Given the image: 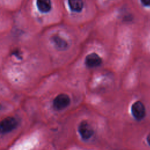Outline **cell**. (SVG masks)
Instances as JSON below:
<instances>
[{"label": "cell", "mask_w": 150, "mask_h": 150, "mask_svg": "<svg viewBox=\"0 0 150 150\" xmlns=\"http://www.w3.org/2000/svg\"><path fill=\"white\" fill-rule=\"evenodd\" d=\"M18 125V121L13 117H8L1 122L0 131L1 133L6 134L13 130Z\"/></svg>", "instance_id": "1"}, {"label": "cell", "mask_w": 150, "mask_h": 150, "mask_svg": "<svg viewBox=\"0 0 150 150\" xmlns=\"http://www.w3.org/2000/svg\"><path fill=\"white\" fill-rule=\"evenodd\" d=\"M131 112L137 120H142L146 114V110L144 104L139 101L135 102L131 107Z\"/></svg>", "instance_id": "3"}, {"label": "cell", "mask_w": 150, "mask_h": 150, "mask_svg": "<svg viewBox=\"0 0 150 150\" xmlns=\"http://www.w3.org/2000/svg\"><path fill=\"white\" fill-rule=\"evenodd\" d=\"M140 2L144 6L150 8V0H140Z\"/></svg>", "instance_id": "9"}, {"label": "cell", "mask_w": 150, "mask_h": 150, "mask_svg": "<svg viewBox=\"0 0 150 150\" xmlns=\"http://www.w3.org/2000/svg\"><path fill=\"white\" fill-rule=\"evenodd\" d=\"M70 103L69 96L64 93L57 95L53 101V105L55 110H62L66 108Z\"/></svg>", "instance_id": "2"}, {"label": "cell", "mask_w": 150, "mask_h": 150, "mask_svg": "<svg viewBox=\"0 0 150 150\" xmlns=\"http://www.w3.org/2000/svg\"><path fill=\"white\" fill-rule=\"evenodd\" d=\"M68 2L71 10L76 12H81L84 6L83 0H68Z\"/></svg>", "instance_id": "8"}, {"label": "cell", "mask_w": 150, "mask_h": 150, "mask_svg": "<svg viewBox=\"0 0 150 150\" xmlns=\"http://www.w3.org/2000/svg\"><path fill=\"white\" fill-rule=\"evenodd\" d=\"M147 141L148 144L150 145V134H149L147 136Z\"/></svg>", "instance_id": "10"}, {"label": "cell", "mask_w": 150, "mask_h": 150, "mask_svg": "<svg viewBox=\"0 0 150 150\" xmlns=\"http://www.w3.org/2000/svg\"><path fill=\"white\" fill-rule=\"evenodd\" d=\"M79 132L81 138L84 139L90 138L94 134L93 128L86 121H83L80 124L79 126Z\"/></svg>", "instance_id": "4"}, {"label": "cell", "mask_w": 150, "mask_h": 150, "mask_svg": "<svg viewBox=\"0 0 150 150\" xmlns=\"http://www.w3.org/2000/svg\"><path fill=\"white\" fill-rule=\"evenodd\" d=\"M36 4L38 9L43 13L49 12L52 8V2L50 0H37Z\"/></svg>", "instance_id": "6"}, {"label": "cell", "mask_w": 150, "mask_h": 150, "mask_svg": "<svg viewBox=\"0 0 150 150\" xmlns=\"http://www.w3.org/2000/svg\"><path fill=\"white\" fill-rule=\"evenodd\" d=\"M52 42L54 43L56 47L60 50H66L68 46L67 42L64 39L57 35L52 38Z\"/></svg>", "instance_id": "7"}, {"label": "cell", "mask_w": 150, "mask_h": 150, "mask_svg": "<svg viewBox=\"0 0 150 150\" xmlns=\"http://www.w3.org/2000/svg\"><path fill=\"white\" fill-rule=\"evenodd\" d=\"M102 63L101 58L96 53H92L88 54L85 59V64L89 68L97 67Z\"/></svg>", "instance_id": "5"}]
</instances>
